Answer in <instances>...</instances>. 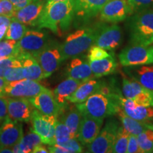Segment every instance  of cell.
<instances>
[{"label":"cell","instance_id":"obj_28","mask_svg":"<svg viewBox=\"0 0 153 153\" xmlns=\"http://www.w3.org/2000/svg\"><path fill=\"white\" fill-rule=\"evenodd\" d=\"M61 120L67 126L71 133L72 138L77 139L78 131L80 125V121L82 119V114H80L79 110L76 106L70 107V108L66 114L62 113Z\"/></svg>","mask_w":153,"mask_h":153},{"label":"cell","instance_id":"obj_24","mask_svg":"<svg viewBox=\"0 0 153 153\" xmlns=\"http://www.w3.org/2000/svg\"><path fill=\"white\" fill-rule=\"evenodd\" d=\"M17 57L22 61L26 79L39 82L45 78L43 70L36 57L32 55L22 53Z\"/></svg>","mask_w":153,"mask_h":153},{"label":"cell","instance_id":"obj_23","mask_svg":"<svg viewBox=\"0 0 153 153\" xmlns=\"http://www.w3.org/2000/svg\"><path fill=\"white\" fill-rule=\"evenodd\" d=\"M104 83V82L94 79H91L82 82L76 91L68 99L69 103L76 104L84 102L91 95L98 91L102 87Z\"/></svg>","mask_w":153,"mask_h":153},{"label":"cell","instance_id":"obj_8","mask_svg":"<svg viewBox=\"0 0 153 153\" xmlns=\"http://www.w3.org/2000/svg\"><path fill=\"white\" fill-rule=\"evenodd\" d=\"M57 119L58 118L54 116H46L37 109L33 110L30 120L32 130L41 137L43 144L51 145L54 143Z\"/></svg>","mask_w":153,"mask_h":153},{"label":"cell","instance_id":"obj_25","mask_svg":"<svg viewBox=\"0 0 153 153\" xmlns=\"http://www.w3.org/2000/svg\"><path fill=\"white\" fill-rule=\"evenodd\" d=\"M89 62L94 78L110 75L116 72L118 67L117 61L115 58L114 53H110L108 57L101 60Z\"/></svg>","mask_w":153,"mask_h":153},{"label":"cell","instance_id":"obj_4","mask_svg":"<svg viewBox=\"0 0 153 153\" xmlns=\"http://www.w3.org/2000/svg\"><path fill=\"white\" fill-rule=\"evenodd\" d=\"M131 45L153 44V10L135 13L128 22Z\"/></svg>","mask_w":153,"mask_h":153},{"label":"cell","instance_id":"obj_30","mask_svg":"<svg viewBox=\"0 0 153 153\" xmlns=\"http://www.w3.org/2000/svg\"><path fill=\"white\" fill-rule=\"evenodd\" d=\"M130 133L126 131L123 126L118 128L116 139H115L112 152L114 153H126L127 152L128 143Z\"/></svg>","mask_w":153,"mask_h":153},{"label":"cell","instance_id":"obj_33","mask_svg":"<svg viewBox=\"0 0 153 153\" xmlns=\"http://www.w3.org/2000/svg\"><path fill=\"white\" fill-rule=\"evenodd\" d=\"M70 138H72V136L70 130L68 129L67 126L63 123L62 120L57 119L56 127H55L53 144L65 143Z\"/></svg>","mask_w":153,"mask_h":153},{"label":"cell","instance_id":"obj_19","mask_svg":"<svg viewBox=\"0 0 153 153\" xmlns=\"http://www.w3.org/2000/svg\"><path fill=\"white\" fill-rule=\"evenodd\" d=\"M44 0H36L31 1L22 9L16 10L14 18L25 25L37 26L38 20L45 7Z\"/></svg>","mask_w":153,"mask_h":153},{"label":"cell","instance_id":"obj_40","mask_svg":"<svg viewBox=\"0 0 153 153\" xmlns=\"http://www.w3.org/2000/svg\"><path fill=\"white\" fill-rule=\"evenodd\" d=\"M128 153H141L137 135L130 134L127 147Z\"/></svg>","mask_w":153,"mask_h":153},{"label":"cell","instance_id":"obj_9","mask_svg":"<svg viewBox=\"0 0 153 153\" xmlns=\"http://www.w3.org/2000/svg\"><path fill=\"white\" fill-rule=\"evenodd\" d=\"M44 89L45 87L39 82L25 78L19 81L7 82L4 89V97L30 99L38 95Z\"/></svg>","mask_w":153,"mask_h":153},{"label":"cell","instance_id":"obj_10","mask_svg":"<svg viewBox=\"0 0 153 153\" xmlns=\"http://www.w3.org/2000/svg\"><path fill=\"white\" fill-rule=\"evenodd\" d=\"M36 57L43 70L45 78L49 77L56 71L63 62L60 45L53 41Z\"/></svg>","mask_w":153,"mask_h":153},{"label":"cell","instance_id":"obj_45","mask_svg":"<svg viewBox=\"0 0 153 153\" xmlns=\"http://www.w3.org/2000/svg\"><path fill=\"white\" fill-rule=\"evenodd\" d=\"M7 85V82L3 77L0 76V97H4V89Z\"/></svg>","mask_w":153,"mask_h":153},{"label":"cell","instance_id":"obj_38","mask_svg":"<svg viewBox=\"0 0 153 153\" xmlns=\"http://www.w3.org/2000/svg\"><path fill=\"white\" fill-rule=\"evenodd\" d=\"M16 10V7L9 0H0V15L12 18Z\"/></svg>","mask_w":153,"mask_h":153},{"label":"cell","instance_id":"obj_39","mask_svg":"<svg viewBox=\"0 0 153 153\" xmlns=\"http://www.w3.org/2000/svg\"><path fill=\"white\" fill-rule=\"evenodd\" d=\"M57 145H60L61 146L69 149L71 153H78L83 152L82 144L76 138H70L66 142L62 143H59Z\"/></svg>","mask_w":153,"mask_h":153},{"label":"cell","instance_id":"obj_22","mask_svg":"<svg viewBox=\"0 0 153 153\" xmlns=\"http://www.w3.org/2000/svg\"><path fill=\"white\" fill-rule=\"evenodd\" d=\"M82 82L78 80L68 77L64 81L59 84L53 91L55 98L60 105L63 112L68 108V99L73 94L77 87Z\"/></svg>","mask_w":153,"mask_h":153},{"label":"cell","instance_id":"obj_3","mask_svg":"<svg viewBox=\"0 0 153 153\" xmlns=\"http://www.w3.org/2000/svg\"><path fill=\"white\" fill-rule=\"evenodd\" d=\"M101 25L79 29L70 34L60 45L62 60L81 55L95 43Z\"/></svg>","mask_w":153,"mask_h":153},{"label":"cell","instance_id":"obj_41","mask_svg":"<svg viewBox=\"0 0 153 153\" xmlns=\"http://www.w3.org/2000/svg\"><path fill=\"white\" fill-rule=\"evenodd\" d=\"M7 113H8L7 99L0 97V122H3L7 118Z\"/></svg>","mask_w":153,"mask_h":153},{"label":"cell","instance_id":"obj_37","mask_svg":"<svg viewBox=\"0 0 153 153\" xmlns=\"http://www.w3.org/2000/svg\"><path fill=\"white\" fill-rule=\"evenodd\" d=\"M110 53H108V51H106V50L94 45H91L90 48L89 49L87 57L89 62H91V61L104 59L105 57H108Z\"/></svg>","mask_w":153,"mask_h":153},{"label":"cell","instance_id":"obj_47","mask_svg":"<svg viewBox=\"0 0 153 153\" xmlns=\"http://www.w3.org/2000/svg\"><path fill=\"white\" fill-rule=\"evenodd\" d=\"M65 1V0H47L46 4L51 3V2H54V1Z\"/></svg>","mask_w":153,"mask_h":153},{"label":"cell","instance_id":"obj_44","mask_svg":"<svg viewBox=\"0 0 153 153\" xmlns=\"http://www.w3.org/2000/svg\"><path fill=\"white\" fill-rule=\"evenodd\" d=\"M33 153H41V152H45V153H47V152H48V150L45 148L44 145H43L42 144L41 145H38L35 148L33 149Z\"/></svg>","mask_w":153,"mask_h":153},{"label":"cell","instance_id":"obj_15","mask_svg":"<svg viewBox=\"0 0 153 153\" xmlns=\"http://www.w3.org/2000/svg\"><path fill=\"white\" fill-rule=\"evenodd\" d=\"M7 118L20 122L30 121L34 108L28 99L8 97Z\"/></svg>","mask_w":153,"mask_h":153},{"label":"cell","instance_id":"obj_21","mask_svg":"<svg viewBox=\"0 0 153 153\" xmlns=\"http://www.w3.org/2000/svg\"><path fill=\"white\" fill-rule=\"evenodd\" d=\"M124 73L138 82L147 89L153 90V65L137 67H125Z\"/></svg>","mask_w":153,"mask_h":153},{"label":"cell","instance_id":"obj_11","mask_svg":"<svg viewBox=\"0 0 153 153\" xmlns=\"http://www.w3.org/2000/svg\"><path fill=\"white\" fill-rule=\"evenodd\" d=\"M99 14L102 22L116 24L123 22L133 12L128 0H108Z\"/></svg>","mask_w":153,"mask_h":153},{"label":"cell","instance_id":"obj_1","mask_svg":"<svg viewBox=\"0 0 153 153\" xmlns=\"http://www.w3.org/2000/svg\"><path fill=\"white\" fill-rule=\"evenodd\" d=\"M121 95L120 91L104 82L102 87L87 100L75 106L82 116L104 119L118 114L122 109L120 100Z\"/></svg>","mask_w":153,"mask_h":153},{"label":"cell","instance_id":"obj_48","mask_svg":"<svg viewBox=\"0 0 153 153\" xmlns=\"http://www.w3.org/2000/svg\"><path fill=\"white\" fill-rule=\"evenodd\" d=\"M33 1H36V0H33Z\"/></svg>","mask_w":153,"mask_h":153},{"label":"cell","instance_id":"obj_43","mask_svg":"<svg viewBox=\"0 0 153 153\" xmlns=\"http://www.w3.org/2000/svg\"><path fill=\"white\" fill-rule=\"evenodd\" d=\"M9 26V25L7 24L0 25V41H1V40L5 37Z\"/></svg>","mask_w":153,"mask_h":153},{"label":"cell","instance_id":"obj_27","mask_svg":"<svg viewBox=\"0 0 153 153\" xmlns=\"http://www.w3.org/2000/svg\"><path fill=\"white\" fill-rule=\"evenodd\" d=\"M41 144H43L41 137L32 131L23 137L18 144L14 145L12 150L15 153H29L33 152V149Z\"/></svg>","mask_w":153,"mask_h":153},{"label":"cell","instance_id":"obj_31","mask_svg":"<svg viewBox=\"0 0 153 153\" xmlns=\"http://www.w3.org/2000/svg\"><path fill=\"white\" fill-rule=\"evenodd\" d=\"M142 153L153 152V130L147 129L137 135Z\"/></svg>","mask_w":153,"mask_h":153},{"label":"cell","instance_id":"obj_46","mask_svg":"<svg viewBox=\"0 0 153 153\" xmlns=\"http://www.w3.org/2000/svg\"><path fill=\"white\" fill-rule=\"evenodd\" d=\"M11 153L13 152L11 147H0V153Z\"/></svg>","mask_w":153,"mask_h":153},{"label":"cell","instance_id":"obj_14","mask_svg":"<svg viewBox=\"0 0 153 153\" xmlns=\"http://www.w3.org/2000/svg\"><path fill=\"white\" fill-rule=\"evenodd\" d=\"M24 137L22 122L6 118L0 126V147H11L18 144Z\"/></svg>","mask_w":153,"mask_h":153},{"label":"cell","instance_id":"obj_42","mask_svg":"<svg viewBox=\"0 0 153 153\" xmlns=\"http://www.w3.org/2000/svg\"><path fill=\"white\" fill-rule=\"evenodd\" d=\"M9 1L14 4L16 9L18 10V9H22L23 7H26V5L31 2L33 0H9Z\"/></svg>","mask_w":153,"mask_h":153},{"label":"cell","instance_id":"obj_18","mask_svg":"<svg viewBox=\"0 0 153 153\" xmlns=\"http://www.w3.org/2000/svg\"><path fill=\"white\" fill-rule=\"evenodd\" d=\"M66 74L68 77L81 82L94 79L89 61L86 60L85 57L79 55L72 57L66 70Z\"/></svg>","mask_w":153,"mask_h":153},{"label":"cell","instance_id":"obj_6","mask_svg":"<svg viewBox=\"0 0 153 153\" xmlns=\"http://www.w3.org/2000/svg\"><path fill=\"white\" fill-rule=\"evenodd\" d=\"M120 124L116 118H110L93 142L87 145V152H112L114 143Z\"/></svg>","mask_w":153,"mask_h":153},{"label":"cell","instance_id":"obj_17","mask_svg":"<svg viewBox=\"0 0 153 153\" xmlns=\"http://www.w3.org/2000/svg\"><path fill=\"white\" fill-rule=\"evenodd\" d=\"M120 100L122 109L130 117L153 123V106H141L132 99L126 98L123 94L120 96Z\"/></svg>","mask_w":153,"mask_h":153},{"label":"cell","instance_id":"obj_2","mask_svg":"<svg viewBox=\"0 0 153 153\" xmlns=\"http://www.w3.org/2000/svg\"><path fill=\"white\" fill-rule=\"evenodd\" d=\"M74 0H65L46 4L37 27L48 28L54 33H58L60 29L68 30L74 18Z\"/></svg>","mask_w":153,"mask_h":153},{"label":"cell","instance_id":"obj_34","mask_svg":"<svg viewBox=\"0 0 153 153\" xmlns=\"http://www.w3.org/2000/svg\"><path fill=\"white\" fill-rule=\"evenodd\" d=\"M133 14L140 11L153 10V0H128Z\"/></svg>","mask_w":153,"mask_h":153},{"label":"cell","instance_id":"obj_5","mask_svg":"<svg viewBox=\"0 0 153 153\" xmlns=\"http://www.w3.org/2000/svg\"><path fill=\"white\" fill-rule=\"evenodd\" d=\"M52 41L47 32L38 29H27L24 36L18 41L19 54H28L36 57Z\"/></svg>","mask_w":153,"mask_h":153},{"label":"cell","instance_id":"obj_13","mask_svg":"<svg viewBox=\"0 0 153 153\" xmlns=\"http://www.w3.org/2000/svg\"><path fill=\"white\" fill-rule=\"evenodd\" d=\"M123 35L122 30L118 25H101L94 45L106 51H114L121 45Z\"/></svg>","mask_w":153,"mask_h":153},{"label":"cell","instance_id":"obj_26","mask_svg":"<svg viewBox=\"0 0 153 153\" xmlns=\"http://www.w3.org/2000/svg\"><path fill=\"white\" fill-rule=\"evenodd\" d=\"M118 115L119 116L122 125L130 134L137 135L147 129L153 130V123L134 119L128 116L123 111V109L118 111Z\"/></svg>","mask_w":153,"mask_h":153},{"label":"cell","instance_id":"obj_32","mask_svg":"<svg viewBox=\"0 0 153 153\" xmlns=\"http://www.w3.org/2000/svg\"><path fill=\"white\" fill-rule=\"evenodd\" d=\"M19 54L18 41L7 39L0 41V59L10 56H18Z\"/></svg>","mask_w":153,"mask_h":153},{"label":"cell","instance_id":"obj_35","mask_svg":"<svg viewBox=\"0 0 153 153\" xmlns=\"http://www.w3.org/2000/svg\"><path fill=\"white\" fill-rule=\"evenodd\" d=\"M22 66V61L18 57L10 56L0 59V76L4 77L5 72L11 68Z\"/></svg>","mask_w":153,"mask_h":153},{"label":"cell","instance_id":"obj_12","mask_svg":"<svg viewBox=\"0 0 153 153\" xmlns=\"http://www.w3.org/2000/svg\"><path fill=\"white\" fill-rule=\"evenodd\" d=\"M34 108L46 116H54L58 118L63 111L55 98L53 91L45 88L36 97L28 99Z\"/></svg>","mask_w":153,"mask_h":153},{"label":"cell","instance_id":"obj_20","mask_svg":"<svg viewBox=\"0 0 153 153\" xmlns=\"http://www.w3.org/2000/svg\"><path fill=\"white\" fill-rule=\"evenodd\" d=\"M108 0H74V17L86 21L100 12Z\"/></svg>","mask_w":153,"mask_h":153},{"label":"cell","instance_id":"obj_16","mask_svg":"<svg viewBox=\"0 0 153 153\" xmlns=\"http://www.w3.org/2000/svg\"><path fill=\"white\" fill-rule=\"evenodd\" d=\"M104 119L82 116L78 131L77 140L83 145L90 144L101 131Z\"/></svg>","mask_w":153,"mask_h":153},{"label":"cell","instance_id":"obj_29","mask_svg":"<svg viewBox=\"0 0 153 153\" xmlns=\"http://www.w3.org/2000/svg\"><path fill=\"white\" fill-rule=\"evenodd\" d=\"M26 30H27V28L26 25L22 24L14 17H12L5 38L7 39L19 41L26 33Z\"/></svg>","mask_w":153,"mask_h":153},{"label":"cell","instance_id":"obj_7","mask_svg":"<svg viewBox=\"0 0 153 153\" xmlns=\"http://www.w3.org/2000/svg\"><path fill=\"white\" fill-rule=\"evenodd\" d=\"M123 67H137L153 65V45H130L119 54Z\"/></svg>","mask_w":153,"mask_h":153},{"label":"cell","instance_id":"obj_36","mask_svg":"<svg viewBox=\"0 0 153 153\" xmlns=\"http://www.w3.org/2000/svg\"><path fill=\"white\" fill-rule=\"evenodd\" d=\"M4 79L7 82H11L25 79V73L23 66L14 67L8 69L5 72Z\"/></svg>","mask_w":153,"mask_h":153}]
</instances>
